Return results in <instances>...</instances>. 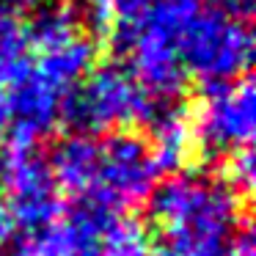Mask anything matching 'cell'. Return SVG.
Here are the masks:
<instances>
[{"mask_svg": "<svg viewBox=\"0 0 256 256\" xmlns=\"http://www.w3.org/2000/svg\"><path fill=\"white\" fill-rule=\"evenodd\" d=\"M12 237H14V218H12V212H8L3 196H0V248L12 242Z\"/></svg>", "mask_w": 256, "mask_h": 256, "instance_id": "obj_15", "label": "cell"}, {"mask_svg": "<svg viewBox=\"0 0 256 256\" xmlns=\"http://www.w3.org/2000/svg\"><path fill=\"white\" fill-rule=\"evenodd\" d=\"M152 100L130 74L124 64L105 61L86 80L66 88L58 105V124L69 135L116 132V130H140L152 116Z\"/></svg>", "mask_w": 256, "mask_h": 256, "instance_id": "obj_2", "label": "cell"}, {"mask_svg": "<svg viewBox=\"0 0 256 256\" xmlns=\"http://www.w3.org/2000/svg\"><path fill=\"white\" fill-rule=\"evenodd\" d=\"M174 52L190 83H232L250 72L254 30L250 25L232 20L223 8L201 3L198 12L174 36Z\"/></svg>", "mask_w": 256, "mask_h": 256, "instance_id": "obj_3", "label": "cell"}, {"mask_svg": "<svg viewBox=\"0 0 256 256\" xmlns=\"http://www.w3.org/2000/svg\"><path fill=\"white\" fill-rule=\"evenodd\" d=\"M118 210L105 193L74 196V201L66 206L61 223H52L50 232L56 240V248L61 256H102L108 237L122 223Z\"/></svg>", "mask_w": 256, "mask_h": 256, "instance_id": "obj_7", "label": "cell"}, {"mask_svg": "<svg viewBox=\"0 0 256 256\" xmlns=\"http://www.w3.org/2000/svg\"><path fill=\"white\" fill-rule=\"evenodd\" d=\"M6 132H8V96L0 88V140L6 138Z\"/></svg>", "mask_w": 256, "mask_h": 256, "instance_id": "obj_16", "label": "cell"}, {"mask_svg": "<svg viewBox=\"0 0 256 256\" xmlns=\"http://www.w3.org/2000/svg\"><path fill=\"white\" fill-rule=\"evenodd\" d=\"M160 168L154 160L146 132L116 130L100 144V182L96 190L105 193L116 206H132L149 198L157 184Z\"/></svg>", "mask_w": 256, "mask_h": 256, "instance_id": "obj_6", "label": "cell"}, {"mask_svg": "<svg viewBox=\"0 0 256 256\" xmlns=\"http://www.w3.org/2000/svg\"><path fill=\"white\" fill-rule=\"evenodd\" d=\"M100 64H102L100 47L86 34L69 42V44L58 47V50L47 52V56H39V61L34 66L50 86H56L58 91H66L72 86H78L80 80H86Z\"/></svg>", "mask_w": 256, "mask_h": 256, "instance_id": "obj_10", "label": "cell"}, {"mask_svg": "<svg viewBox=\"0 0 256 256\" xmlns=\"http://www.w3.org/2000/svg\"><path fill=\"white\" fill-rule=\"evenodd\" d=\"M52 179L61 190L83 196L96 190L100 182V144L88 135H66L52 146L50 157Z\"/></svg>", "mask_w": 256, "mask_h": 256, "instance_id": "obj_9", "label": "cell"}, {"mask_svg": "<svg viewBox=\"0 0 256 256\" xmlns=\"http://www.w3.org/2000/svg\"><path fill=\"white\" fill-rule=\"evenodd\" d=\"M201 3H212V6L223 8L237 22L250 25V20H254V0H201Z\"/></svg>", "mask_w": 256, "mask_h": 256, "instance_id": "obj_13", "label": "cell"}, {"mask_svg": "<svg viewBox=\"0 0 256 256\" xmlns=\"http://www.w3.org/2000/svg\"><path fill=\"white\" fill-rule=\"evenodd\" d=\"M254 174H256L254 152H250V146H245V149H237L228 157H223L218 179H223L237 196H250V190H254Z\"/></svg>", "mask_w": 256, "mask_h": 256, "instance_id": "obj_11", "label": "cell"}, {"mask_svg": "<svg viewBox=\"0 0 256 256\" xmlns=\"http://www.w3.org/2000/svg\"><path fill=\"white\" fill-rule=\"evenodd\" d=\"M102 256H152L144 226L135 220H122L108 237Z\"/></svg>", "mask_w": 256, "mask_h": 256, "instance_id": "obj_12", "label": "cell"}, {"mask_svg": "<svg viewBox=\"0 0 256 256\" xmlns=\"http://www.w3.org/2000/svg\"><path fill=\"white\" fill-rule=\"evenodd\" d=\"M0 196L14 223L28 232L52 226L64 210L50 162L36 146L6 144L0 149Z\"/></svg>", "mask_w": 256, "mask_h": 256, "instance_id": "obj_5", "label": "cell"}, {"mask_svg": "<svg viewBox=\"0 0 256 256\" xmlns=\"http://www.w3.org/2000/svg\"><path fill=\"white\" fill-rule=\"evenodd\" d=\"M61 94L39 72L28 74L22 83L8 88V144L12 146H36L42 138L56 132Z\"/></svg>", "mask_w": 256, "mask_h": 256, "instance_id": "obj_8", "label": "cell"}, {"mask_svg": "<svg viewBox=\"0 0 256 256\" xmlns=\"http://www.w3.org/2000/svg\"><path fill=\"white\" fill-rule=\"evenodd\" d=\"M149 218L171 256H228L240 232L242 196L223 179L168 174L149 193Z\"/></svg>", "mask_w": 256, "mask_h": 256, "instance_id": "obj_1", "label": "cell"}, {"mask_svg": "<svg viewBox=\"0 0 256 256\" xmlns=\"http://www.w3.org/2000/svg\"><path fill=\"white\" fill-rule=\"evenodd\" d=\"M228 256H256L254 232H250L248 223H242V228L237 232V237H234V245H232V254H228Z\"/></svg>", "mask_w": 256, "mask_h": 256, "instance_id": "obj_14", "label": "cell"}, {"mask_svg": "<svg viewBox=\"0 0 256 256\" xmlns=\"http://www.w3.org/2000/svg\"><path fill=\"white\" fill-rule=\"evenodd\" d=\"M190 127H193V154L204 162L228 157L254 140L256 130V94L254 74L240 80H212L193 83L190 91Z\"/></svg>", "mask_w": 256, "mask_h": 256, "instance_id": "obj_4", "label": "cell"}]
</instances>
